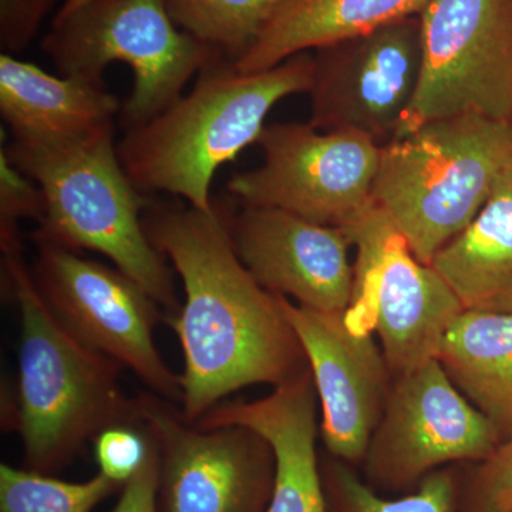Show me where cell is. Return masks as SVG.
Masks as SVG:
<instances>
[{
    "label": "cell",
    "mask_w": 512,
    "mask_h": 512,
    "mask_svg": "<svg viewBox=\"0 0 512 512\" xmlns=\"http://www.w3.org/2000/svg\"><path fill=\"white\" fill-rule=\"evenodd\" d=\"M143 225L183 282L184 305L168 319L183 348L181 410L188 420L197 423L245 387H278L308 369L276 295L242 264L217 205L200 211L148 204Z\"/></svg>",
    "instance_id": "cell-1"
},
{
    "label": "cell",
    "mask_w": 512,
    "mask_h": 512,
    "mask_svg": "<svg viewBox=\"0 0 512 512\" xmlns=\"http://www.w3.org/2000/svg\"><path fill=\"white\" fill-rule=\"evenodd\" d=\"M313 55L301 53L264 72H239L218 55L181 96L117 146L124 171L141 192H170L211 211V184L221 165L258 143L275 104L309 93Z\"/></svg>",
    "instance_id": "cell-2"
},
{
    "label": "cell",
    "mask_w": 512,
    "mask_h": 512,
    "mask_svg": "<svg viewBox=\"0 0 512 512\" xmlns=\"http://www.w3.org/2000/svg\"><path fill=\"white\" fill-rule=\"evenodd\" d=\"M3 265L20 318L13 424L26 468L52 476L104 430L141 426V400L124 392L120 363L90 348L60 322L20 254L5 256Z\"/></svg>",
    "instance_id": "cell-3"
},
{
    "label": "cell",
    "mask_w": 512,
    "mask_h": 512,
    "mask_svg": "<svg viewBox=\"0 0 512 512\" xmlns=\"http://www.w3.org/2000/svg\"><path fill=\"white\" fill-rule=\"evenodd\" d=\"M0 153L42 191L35 241L99 252L171 316L178 312L173 269L147 237L150 202L121 165L114 123L70 140H13Z\"/></svg>",
    "instance_id": "cell-4"
},
{
    "label": "cell",
    "mask_w": 512,
    "mask_h": 512,
    "mask_svg": "<svg viewBox=\"0 0 512 512\" xmlns=\"http://www.w3.org/2000/svg\"><path fill=\"white\" fill-rule=\"evenodd\" d=\"M512 164V124L441 117L380 147L372 200L414 256L431 265L466 231Z\"/></svg>",
    "instance_id": "cell-5"
},
{
    "label": "cell",
    "mask_w": 512,
    "mask_h": 512,
    "mask_svg": "<svg viewBox=\"0 0 512 512\" xmlns=\"http://www.w3.org/2000/svg\"><path fill=\"white\" fill-rule=\"evenodd\" d=\"M42 50L60 76L92 83H103L109 64H127L134 76L121 110L127 130L163 113L218 56L175 25L164 0H89L53 18Z\"/></svg>",
    "instance_id": "cell-6"
},
{
    "label": "cell",
    "mask_w": 512,
    "mask_h": 512,
    "mask_svg": "<svg viewBox=\"0 0 512 512\" xmlns=\"http://www.w3.org/2000/svg\"><path fill=\"white\" fill-rule=\"evenodd\" d=\"M342 229L356 248L349 325L379 336L393 379L437 359L447 329L464 311L456 293L414 256L375 202Z\"/></svg>",
    "instance_id": "cell-7"
},
{
    "label": "cell",
    "mask_w": 512,
    "mask_h": 512,
    "mask_svg": "<svg viewBox=\"0 0 512 512\" xmlns=\"http://www.w3.org/2000/svg\"><path fill=\"white\" fill-rule=\"evenodd\" d=\"M420 20L419 89L394 138L460 114L512 124V0H431Z\"/></svg>",
    "instance_id": "cell-8"
},
{
    "label": "cell",
    "mask_w": 512,
    "mask_h": 512,
    "mask_svg": "<svg viewBox=\"0 0 512 512\" xmlns=\"http://www.w3.org/2000/svg\"><path fill=\"white\" fill-rule=\"evenodd\" d=\"M256 144L262 164L228 183L242 205L342 228L373 201L382 146L365 134L275 123L265 126Z\"/></svg>",
    "instance_id": "cell-9"
},
{
    "label": "cell",
    "mask_w": 512,
    "mask_h": 512,
    "mask_svg": "<svg viewBox=\"0 0 512 512\" xmlns=\"http://www.w3.org/2000/svg\"><path fill=\"white\" fill-rule=\"evenodd\" d=\"M503 441L439 360H430L393 380L362 464L365 480L379 493H410L439 468L487 460Z\"/></svg>",
    "instance_id": "cell-10"
},
{
    "label": "cell",
    "mask_w": 512,
    "mask_h": 512,
    "mask_svg": "<svg viewBox=\"0 0 512 512\" xmlns=\"http://www.w3.org/2000/svg\"><path fill=\"white\" fill-rule=\"evenodd\" d=\"M33 279L49 308L76 338L127 367L154 394L183 403L181 376L158 352V303L116 266L82 258L72 249L36 241Z\"/></svg>",
    "instance_id": "cell-11"
},
{
    "label": "cell",
    "mask_w": 512,
    "mask_h": 512,
    "mask_svg": "<svg viewBox=\"0 0 512 512\" xmlns=\"http://www.w3.org/2000/svg\"><path fill=\"white\" fill-rule=\"evenodd\" d=\"M158 448L157 512H266L275 484L271 444L245 426L202 427L173 402L140 394Z\"/></svg>",
    "instance_id": "cell-12"
},
{
    "label": "cell",
    "mask_w": 512,
    "mask_h": 512,
    "mask_svg": "<svg viewBox=\"0 0 512 512\" xmlns=\"http://www.w3.org/2000/svg\"><path fill=\"white\" fill-rule=\"evenodd\" d=\"M311 121L389 143L409 113L423 70L419 16L312 50Z\"/></svg>",
    "instance_id": "cell-13"
},
{
    "label": "cell",
    "mask_w": 512,
    "mask_h": 512,
    "mask_svg": "<svg viewBox=\"0 0 512 512\" xmlns=\"http://www.w3.org/2000/svg\"><path fill=\"white\" fill-rule=\"evenodd\" d=\"M276 299L311 370L329 456L353 467L363 464L394 380L373 332L353 329L345 312L312 311L285 296Z\"/></svg>",
    "instance_id": "cell-14"
},
{
    "label": "cell",
    "mask_w": 512,
    "mask_h": 512,
    "mask_svg": "<svg viewBox=\"0 0 512 512\" xmlns=\"http://www.w3.org/2000/svg\"><path fill=\"white\" fill-rule=\"evenodd\" d=\"M229 237L242 264L266 291L312 311L346 312L355 289L352 242L342 228L272 207L242 205Z\"/></svg>",
    "instance_id": "cell-15"
},
{
    "label": "cell",
    "mask_w": 512,
    "mask_h": 512,
    "mask_svg": "<svg viewBox=\"0 0 512 512\" xmlns=\"http://www.w3.org/2000/svg\"><path fill=\"white\" fill-rule=\"evenodd\" d=\"M319 399L311 370L274 387L255 402L212 407L198 426H245L256 431L275 454V484L266 512H326L320 458L316 454Z\"/></svg>",
    "instance_id": "cell-16"
},
{
    "label": "cell",
    "mask_w": 512,
    "mask_h": 512,
    "mask_svg": "<svg viewBox=\"0 0 512 512\" xmlns=\"http://www.w3.org/2000/svg\"><path fill=\"white\" fill-rule=\"evenodd\" d=\"M121 104L103 83L56 77L12 55L0 56V113L18 141H60L114 123Z\"/></svg>",
    "instance_id": "cell-17"
},
{
    "label": "cell",
    "mask_w": 512,
    "mask_h": 512,
    "mask_svg": "<svg viewBox=\"0 0 512 512\" xmlns=\"http://www.w3.org/2000/svg\"><path fill=\"white\" fill-rule=\"evenodd\" d=\"M430 2L286 0L235 67L244 73L264 72L301 53L419 16Z\"/></svg>",
    "instance_id": "cell-18"
},
{
    "label": "cell",
    "mask_w": 512,
    "mask_h": 512,
    "mask_svg": "<svg viewBox=\"0 0 512 512\" xmlns=\"http://www.w3.org/2000/svg\"><path fill=\"white\" fill-rule=\"evenodd\" d=\"M473 311L512 313V164L476 220L431 262Z\"/></svg>",
    "instance_id": "cell-19"
},
{
    "label": "cell",
    "mask_w": 512,
    "mask_h": 512,
    "mask_svg": "<svg viewBox=\"0 0 512 512\" xmlns=\"http://www.w3.org/2000/svg\"><path fill=\"white\" fill-rule=\"evenodd\" d=\"M437 360L454 386L512 434V313L464 309L441 340Z\"/></svg>",
    "instance_id": "cell-20"
},
{
    "label": "cell",
    "mask_w": 512,
    "mask_h": 512,
    "mask_svg": "<svg viewBox=\"0 0 512 512\" xmlns=\"http://www.w3.org/2000/svg\"><path fill=\"white\" fill-rule=\"evenodd\" d=\"M461 468H439L410 493L386 498L362 480L353 466L332 456L320 458L326 512H461Z\"/></svg>",
    "instance_id": "cell-21"
},
{
    "label": "cell",
    "mask_w": 512,
    "mask_h": 512,
    "mask_svg": "<svg viewBox=\"0 0 512 512\" xmlns=\"http://www.w3.org/2000/svg\"><path fill=\"white\" fill-rule=\"evenodd\" d=\"M175 25L237 63L286 0H164Z\"/></svg>",
    "instance_id": "cell-22"
},
{
    "label": "cell",
    "mask_w": 512,
    "mask_h": 512,
    "mask_svg": "<svg viewBox=\"0 0 512 512\" xmlns=\"http://www.w3.org/2000/svg\"><path fill=\"white\" fill-rule=\"evenodd\" d=\"M123 487L101 473L83 483H69L29 468L2 464L0 512H93Z\"/></svg>",
    "instance_id": "cell-23"
},
{
    "label": "cell",
    "mask_w": 512,
    "mask_h": 512,
    "mask_svg": "<svg viewBox=\"0 0 512 512\" xmlns=\"http://www.w3.org/2000/svg\"><path fill=\"white\" fill-rule=\"evenodd\" d=\"M476 464L461 471V512H512V434Z\"/></svg>",
    "instance_id": "cell-24"
},
{
    "label": "cell",
    "mask_w": 512,
    "mask_h": 512,
    "mask_svg": "<svg viewBox=\"0 0 512 512\" xmlns=\"http://www.w3.org/2000/svg\"><path fill=\"white\" fill-rule=\"evenodd\" d=\"M43 215L45 200L40 188L0 153V247L3 255L20 254L19 222L26 218L40 222Z\"/></svg>",
    "instance_id": "cell-25"
},
{
    "label": "cell",
    "mask_w": 512,
    "mask_h": 512,
    "mask_svg": "<svg viewBox=\"0 0 512 512\" xmlns=\"http://www.w3.org/2000/svg\"><path fill=\"white\" fill-rule=\"evenodd\" d=\"M99 473L126 484L143 466L148 450V439L141 426H117L104 430L94 440Z\"/></svg>",
    "instance_id": "cell-26"
},
{
    "label": "cell",
    "mask_w": 512,
    "mask_h": 512,
    "mask_svg": "<svg viewBox=\"0 0 512 512\" xmlns=\"http://www.w3.org/2000/svg\"><path fill=\"white\" fill-rule=\"evenodd\" d=\"M60 0H0V47L6 55L28 49Z\"/></svg>",
    "instance_id": "cell-27"
},
{
    "label": "cell",
    "mask_w": 512,
    "mask_h": 512,
    "mask_svg": "<svg viewBox=\"0 0 512 512\" xmlns=\"http://www.w3.org/2000/svg\"><path fill=\"white\" fill-rule=\"evenodd\" d=\"M147 433L148 450L140 470L121 488L120 498L111 512H157L158 448L156 440Z\"/></svg>",
    "instance_id": "cell-28"
},
{
    "label": "cell",
    "mask_w": 512,
    "mask_h": 512,
    "mask_svg": "<svg viewBox=\"0 0 512 512\" xmlns=\"http://www.w3.org/2000/svg\"><path fill=\"white\" fill-rule=\"evenodd\" d=\"M86 2H89V0H63L62 5L57 9L55 18L69 15V13L74 12V10L80 8V6L84 5Z\"/></svg>",
    "instance_id": "cell-29"
}]
</instances>
